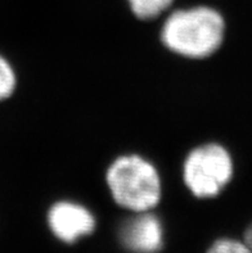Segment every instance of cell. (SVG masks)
Wrapping results in <instances>:
<instances>
[{"label":"cell","mask_w":252,"mask_h":253,"mask_svg":"<svg viewBox=\"0 0 252 253\" xmlns=\"http://www.w3.org/2000/svg\"><path fill=\"white\" fill-rule=\"evenodd\" d=\"M227 30V19L220 10L196 5L170 13L161 29V40L175 54L206 59L223 48Z\"/></svg>","instance_id":"1"},{"label":"cell","mask_w":252,"mask_h":253,"mask_svg":"<svg viewBox=\"0 0 252 253\" xmlns=\"http://www.w3.org/2000/svg\"><path fill=\"white\" fill-rule=\"evenodd\" d=\"M111 196L120 207L135 212L152 211L160 203L162 184L152 162L138 154H125L105 173Z\"/></svg>","instance_id":"2"},{"label":"cell","mask_w":252,"mask_h":253,"mask_svg":"<svg viewBox=\"0 0 252 253\" xmlns=\"http://www.w3.org/2000/svg\"><path fill=\"white\" fill-rule=\"evenodd\" d=\"M236 160L227 145L210 141L192 149L183 165V179L200 199L216 198L233 183Z\"/></svg>","instance_id":"3"},{"label":"cell","mask_w":252,"mask_h":253,"mask_svg":"<svg viewBox=\"0 0 252 253\" xmlns=\"http://www.w3.org/2000/svg\"><path fill=\"white\" fill-rule=\"evenodd\" d=\"M96 217L85 206L71 201H59L48 211V226L55 238L72 244L96 230Z\"/></svg>","instance_id":"4"},{"label":"cell","mask_w":252,"mask_h":253,"mask_svg":"<svg viewBox=\"0 0 252 253\" xmlns=\"http://www.w3.org/2000/svg\"><path fill=\"white\" fill-rule=\"evenodd\" d=\"M120 239L133 253H157L163 247V226L151 211L135 212L120 229Z\"/></svg>","instance_id":"5"},{"label":"cell","mask_w":252,"mask_h":253,"mask_svg":"<svg viewBox=\"0 0 252 253\" xmlns=\"http://www.w3.org/2000/svg\"><path fill=\"white\" fill-rule=\"evenodd\" d=\"M131 12L139 19H153L169 9L174 0H128Z\"/></svg>","instance_id":"6"},{"label":"cell","mask_w":252,"mask_h":253,"mask_svg":"<svg viewBox=\"0 0 252 253\" xmlns=\"http://www.w3.org/2000/svg\"><path fill=\"white\" fill-rule=\"evenodd\" d=\"M206 253H252V248L242 238L223 237L212 242Z\"/></svg>","instance_id":"7"},{"label":"cell","mask_w":252,"mask_h":253,"mask_svg":"<svg viewBox=\"0 0 252 253\" xmlns=\"http://www.w3.org/2000/svg\"><path fill=\"white\" fill-rule=\"evenodd\" d=\"M16 72L3 55H0V100L6 99L16 89Z\"/></svg>","instance_id":"8"},{"label":"cell","mask_w":252,"mask_h":253,"mask_svg":"<svg viewBox=\"0 0 252 253\" xmlns=\"http://www.w3.org/2000/svg\"><path fill=\"white\" fill-rule=\"evenodd\" d=\"M242 239L252 248V220L247 222V225L245 226V229H243Z\"/></svg>","instance_id":"9"}]
</instances>
